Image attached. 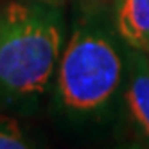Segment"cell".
<instances>
[{"instance_id":"6da1fadb","label":"cell","mask_w":149,"mask_h":149,"mask_svg":"<svg viewBox=\"0 0 149 149\" xmlns=\"http://www.w3.org/2000/svg\"><path fill=\"white\" fill-rule=\"evenodd\" d=\"M61 43L58 16L40 6L9 4L0 11V92H41Z\"/></svg>"},{"instance_id":"7a4b0ae2","label":"cell","mask_w":149,"mask_h":149,"mask_svg":"<svg viewBox=\"0 0 149 149\" xmlns=\"http://www.w3.org/2000/svg\"><path fill=\"white\" fill-rule=\"evenodd\" d=\"M120 58L106 38L77 31L59 67V93L74 110H93L111 97L120 81Z\"/></svg>"},{"instance_id":"3957f363","label":"cell","mask_w":149,"mask_h":149,"mask_svg":"<svg viewBox=\"0 0 149 149\" xmlns=\"http://www.w3.org/2000/svg\"><path fill=\"white\" fill-rule=\"evenodd\" d=\"M117 25L131 47L149 54V0H120Z\"/></svg>"},{"instance_id":"277c9868","label":"cell","mask_w":149,"mask_h":149,"mask_svg":"<svg viewBox=\"0 0 149 149\" xmlns=\"http://www.w3.org/2000/svg\"><path fill=\"white\" fill-rule=\"evenodd\" d=\"M126 99L138 126L149 135V59L136 58Z\"/></svg>"},{"instance_id":"5b68a950","label":"cell","mask_w":149,"mask_h":149,"mask_svg":"<svg viewBox=\"0 0 149 149\" xmlns=\"http://www.w3.org/2000/svg\"><path fill=\"white\" fill-rule=\"evenodd\" d=\"M27 144L22 136L20 126L15 119L0 115V149H25Z\"/></svg>"}]
</instances>
